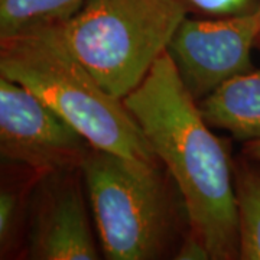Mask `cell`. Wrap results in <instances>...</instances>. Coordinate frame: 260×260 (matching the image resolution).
I'll return each instance as SVG.
<instances>
[{
  "label": "cell",
  "mask_w": 260,
  "mask_h": 260,
  "mask_svg": "<svg viewBox=\"0 0 260 260\" xmlns=\"http://www.w3.org/2000/svg\"><path fill=\"white\" fill-rule=\"evenodd\" d=\"M256 48H259L260 49V35H259V39H257V45H256Z\"/></svg>",
  "instance_id": "9a60e30c"
},
{
  "label": "cell",
  "mask_w": 260,
  "mask_h": 260,
  "mask_svg": "<svg viewBox=\"0 0 260 260\" xmlns=\"http://www.w3.org/2000/svg\"><path fill=\"white\" fill-rule=\"evenodd\" d=\"M123 103L177 185L189 230L211 260H239L230 145L214 135L167 52Z\"/></svg>",
  "instance_id": "6da1fadb"
},
{
  "label": "cell",
  "mask_w": 260,
  "mask_h": 260,
  "mask_svg": "<svg viewBox=\"0 0 260 260\" xmlns=\"http://www.w3.org/2000/svg\"><path fill=\"white\" fill-rule=\"evenodd\" d=\"M85 0H0V37L23 29L59 23Z\"/></svg>",
  "instance_id": "8fae6325"
},
{
  "label": "cell",
  "mask_w": 260,
  "mask_h": 260,
  "mask_svg": "<svg viewBox=\"0 0 260 260\" xmlns=\"http://www.w3.org/2000/svg\"><path fill=\"white\" fill-rule=\"evenodd\" d=\"M242 153H244L246 156L260 160V139L251 140L247 143H243Z\"/></svg>",
  "instance_id": "5bb4252c"
},
{
  "label": "cell",
  "mask_w": 260,
  "mask_h": 260,
  "mask_svg": "<svg viewBox=\"0 0 260 260\" xmlns=\"http://www.w3.org/2000/svg\"><path fill=\"white\" fill-rule=\"evenodd\" d=\"M83 175L106 259L175 257L189 230L182 197L165 167L93 148Z\"/></svg>",
  "instance_id": "3957f363"
},
{
  "label": "cell",
  "mask_w": 260,
  "mask_h": 260,
  "mask_svg": "<svg viewBox=\"0 0 260 260\" xmlns=\"http://www.w3.org/2000/svg\"><path fill=\"white\" fill-rule=\"evenodd\" d=\"M188 15L186 0H85L59 25L80 62L123 100L167 52Z\"/></svg>",
  "instance_id": "277c9868"
},
{
  "label": "cell",
  "mask_w": 260,
  "mask_h": 260,
  "mask_svg": "<svg viewBox=\"0 0 260 260\" xmlns=\"http://www.w3.org/2000/svg\"><path fill=\"white\" fill-rule=\"evenodd\" d=\"M239 221V260H260V160L242 153L233 162Z\"/></svg>",
  "instance_id": "30bf717a"
},
{
  "label": "cell",
  "mask_w": 260,
  "mask_h": 260,
  "mask_svg": "<svg viewBox=\"0 0 260 260\" xmlns=\"http://www.w3.org/2000/svg\"><path fill=\"white\" fill-rule=\"evenodd\" d=\"M177 260H211L210 253L207 250L205 244L198 236H195L191 230L185 233L182 240L179 243L175 257Z\"/></svg>",
  "instance_id": "4fadbf2b"
},
{
  "label": "cell",
  "mask_w": 260,
  "mask_h": 260,
  "mask_svg": "<svg viewBox=\"0 0 260 260\" xmlns=\"http://www.w3.org/2000/svg\"><path fill=\"white\" fill-rule=\"evenodd\" d=\"M42 175L23 164L2 160L0 259H20L30 198Z\"/></svg>",
  "instance_id": "9c48e42d"
},
{
  "label": "cell",
  "mask_w": 260,
  "mask_h": 260,
  "mask_svg": "<svg viewBox=\"0 0 260 260\" xmlns=\"http://www.w3.org/2000/svg\"><path fill=\"white\" fill-rule=\"evenodd\" d=\"M91 217L81 168L44 174L30 198L20 259H102Z\"/></svg>",
  "instance_id": "8992f818"
},
{
  "label": "cell",
  "mask_w": 260,
  "mask_h": 260,
  "mask_svg": "<svg viewBox=\"0 0 260 260\" xmlns=\"http://www.w3.org/2000/svg\"><path fill=\"white\" fill-rule=\"evenodd\" d=\"M191 13L205 18H223L259 9L260 0H186Z\"/></svg>",
  "instance_id": "7c38bea8"
},
{
  "label": "cell",
  "mask_w": 260,
  "mask_h": 260,
  "mask_svg": "<svg viewBox=\"0 0 260 260\" xmlns=\"http://www.w3.org/2000/svg\"><path fill=\"white\" fill-rule=\"evenodd\" d=\"M93 146L25 85L0 77V155L42 174L83 167Z\"/></svg>",
  "instance_id": "52a82bcc"
},
{
  "label": "cell",
  "mask_w": 260,
  "mask_h": 260,
  "mask_svg": "<svg viewBox=\"0 0 260 260\" xmlns=\"http://www.w3.org/2000/svg\"><path fill=\"white\" fill-rule=\"evenodd\" d=\"M0 75L25 85L93 148L140 164H159L138 121L70 49L59 23L0 37Z\"/></svg>",
  "instance_id": "7a4b0ae2"
},
{
  "label": "cell",
  "mask_w": 260,
  "mask_h": 260,
  "mask_svg": "<svg viewBox=\"0 0 260 260\" xmlns=\"http://www.w3.org/2000/svg\"><path fill=\"white\" fill-rule=\"evenodd\" d=\"M198 107L213 129L225 130L243 143L260 139V70L230 78Z\"/></svg>",
  "instance_id": "ba28073f"
},
{
  "label": "cell",
  "mask_w": 260,
  "mask_h": 260,
  "mask_svg": "<svg viewBox=\"0 0 260 260\" xmlns=\"http://www.w3.org/2000/svg\"><path fill=\"white\" fill-rule=\"evenodd\" d=\"M260 35V8L250 13L205 18L186 16L167 54L195 102L221 84L254 68L251 52Z\"/></svg>",
  "instance_id": "5b68a950"
}]
</instances>
